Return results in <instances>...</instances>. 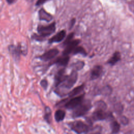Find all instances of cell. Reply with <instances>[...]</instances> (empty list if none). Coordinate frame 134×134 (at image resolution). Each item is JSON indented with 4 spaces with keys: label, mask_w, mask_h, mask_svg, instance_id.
Here are the masks:
<instances>
[{
    "label": "cell",
    "mask_w": 134,
    "mask_h": 134,
    "mask_svg": "<svg viewBox=\"0 0 134 134\" xmlns=\"http://www.w3.org/2000/svg\"><path fill=\"white\" fill-rule=\"evenodd\" d=\"M110 127L111 130V133L113 134L117 133L120 128V124L116 120H113L110 122Z\"/></svg>",
    "instance_id": "cell-19"
},
{
    "label": "cell",
    "mask_w": 134,
    "mask_h": 134,
    "mask_svg": "<svg viewBox=\"0 0 134 134\" xmlns=\"http://www.w3.org/2000/svg\"><path fill=\"white\" fill-rule=\"evenodd\" d=\"M121 59L120 53L118 51H116L112 55V57L108 60L107 63L111 65H115L117 62Z\"/></svg>",
    "instance_id": "cell-16"
},
{
    "label": "cell",
    "mask_w": 134,
    "mask_h": 134,
    "mask_svg": "<svg viewBox=\"0 0 134 134\" xmlns=\"http://www.w3.org/2000/svg\"><path fill=\"white\" fill-rule=\"evenodd\" d=\"M72 53L74 55H75L77 54H81L84 56H86L87 54L85 49L82 47H81V46H77L73 50Z\"/></svg>",
    "instance_id": "cell-20"
},
{
    "label": "cell",
    "mask_w": 134,
    "mask_h": 134,
    "mask_svg": "<svg viewBox=\"0 0 134 134\" xmlns=\"http://www.w3.org/2000/svg\"><path fill=\"white\" fill-rule=\"evenodd\" d=\"M65 70L64 68L59 70L54 76V86L57 87L60 85L66 78L67 75L65 74Z\"/></svg>",
    "instance_id": "cell-9"
},
{
    "label": "cell",
    "mask_w": 134,
    "mask_h": 134,
    "mask_svg": "<svg viewBox=\"0 0 134 134\" xmlns=\"http://www.w3.org/2000/svg\"><path fill=\"white\" fill-rule=\"evenodd\" d=\"M68 126L72 131L77 134L86 133L90 129L89 125L81 120H75L70 122L68 123Z\"/></svg>",
    "instance_id": "cell-4"
},
{
    "label": "cell",
    "mask_w": 134,
    "mask_h": 134,
    "mask_svg": "<svg viewBox=\"0 0 134 134\" xmlns=\"http://www.w3.org/2000/svg\"><path fill=\"white\" fill-rule=\"evenodd\" d=\"M120 121L121 122V123L122 124L125 125L128 124V123L129 122V120L126 117H125L124 116H122L120 118Z\"/></svg>",
    "instance_id": "cell-25"
},
{
    "label": "cell",
    "mask_w": 134,
    "mask_h": 134,
    "mask_svg": "<svg viewBox=\"0 0 134 134\" xmlns=\"http://www.w3.org/2000/svg\"><path fill=\"white\" fill-rule=\"evenodd\" d=\"M80 42V40L79 39H75L71 41L66 46V47L62 52V55H68V54L73 52V50L78 46Z\"/></svg>",
    "instance_id": "cell-10"
},
{
    "label": "cell",
    "mask_w": 134,
    "mask_h": 134,
    "mask_svg": "<svg viewBox=\"0 0 134 134\" xmlns=\"http://www.w3.org/2000/svg\"><path fill=\"white\" fill-rule=\"evenodd\" d=\"M38 15L40 20H45L47 22L51 21L53 18V16L43 8H41L39 10Z\"/></svg>",
    "instance_id": "cell-14"
},
{
    "label": "cell",
    "mask_w": 134,
    "mask_h": 134,
    "mask_svg": "<svg viewBox=\"0 0 134 134\" xmlns=\"http://www.w3.org/2000/svg\"><path fill=\"white\" fill-rule=\"evenodd\" d=\"M84 97V94L72 97L65 103L64 107L67 109H74L83 101Z\"/></svg>",
    "instance_id": "cell-6"
},
{
    "label": "cell",
    "mask_w": 134,
    "mask_h": 134,
    "mask_svg": "<svg viewBox=\"0 0 134 134\" xmlns=\"http://www.w3.org/2000/svg\"><path fill=\"white\" fill-rule=\"evenodd\" d=\"M40 85L41 86V87L45 90H47L48 86V83L47 80H45V79H43L40 81Z\"/></svg>",
    "instance_id": "cell-24"
},
{
    "label": "cell",
    "mask_w": 134,
    "mask_h": 134,
    "mask_svg": "<svg viewBox=\"0 0 134 134\" xmlns=\"http://www.w3.org/2000/svg\"><path fill=\"white\" fill-rule=\"evenodd\" d=\"M59 53V51L58 49L56 48L51 49L39 56V58L43 61H48L54 58Z\"/></svg>",
    "instance_id": "cell-8"
},
{
    "label": "cell",
    "mask_w": 134,
    "mask_h": 134,
    "mask_svg": "<svg viewBox=\"0 0 134 134\" xmlns=\"http://www.w3.org/2000/svg\"><path fill=\"white\" fill-rule=\"evenodd\" d=\"M70 57L68 55H63L62 57H60L55 59L53 62L51 63V64H55L59 66H66L69 61Z\"/></svg>",
    "instance_id": "cell-13"
},
{
    "label": "cell",
    "mask_w": 134,
    "mask_h": 134,
    "mask_svg": "<svg viewBox=\"0 0 134 134\" xmlns=\"http://www.w3.org/2000/svg\"><path fill=\"white\" fill-rule=\"evenodd\" d=\"M51 115L52 111L51 108L49 106H46L44 108V119L45 121L50 124L51 122Z\"/></svg>",
    "instance_id": "cell-18"
},
{
    "label": "cell",
    "mask_w": 134,
    "mask_h": 134,
    "mask_svg": "<svg viewBox=\"0 0 134 134\" xmlns=\"http://www.w3.org/2000/svg\"><path fill=\"white\" fill-rule=\"evenodd\" d=\"M102 71H103V68L101 65H97L94 66L92 68L91 71V73H90L91 80H94L98 78L100 75L101 73H102Z\"/></svg>",
    "instance_id": "cell-12"
},
{
    "label": "cell",
    "mask_w": 134,
    "mask_h": 134,
    "mask_svg": "<svg viewBox=\"0 0 134 134\" xmlns=\"http://www.w3.org/2000/svg\"><path fill=\"white\" fill-rule=\"evenodd\" d=\"M78 77L77 71L73 70L70 75H67L65 79L57 87L55 93L60 96H63L68 94L67 91L70 90L76 83Z\"/></svg>",
    "instance_id": "cell-1"
},
{
    "label": "cell",
    "mask_w": 134,
    "mask_h": 134,
    "mask_svg": "<svg viewBox=\"0 0 134 134\" xmlns=\"http://www.w3.org/2000/svg\"><path fill=\"white\" fill-rule=\"evenodd\" d=\"M49 0H38L36 3V6H39L41 5L42 4H43V3H44L45 2H46L47 1H48Z\"/></svg>",
    "instance_id": "cell-26"
},
{
    "label": "cell",
    "mask_w": 134,
    "mask_h": 134,
    "mask_svg": "<svg viewBox=\"0 0 134 134\" xmlns=\"http://www.w3.org/2000/svg\"><path fill=\"white\" fill-rule=\"evenodd\" d=\"M75 21H76V19L75 18H73V19H71V20L70 21V25H69L70 29H71L73 27L74 24L75 23Z\"/></svg>",
    "instance_id": "cell-27"
},
{
    "label": "cell",
    "mask_w": 134,
    "mask_h": 134,
    "mask_svg": "<svg viewBox=\"0 0 134 134\" xmlns=\"http://www.w3.org/2000/svg\"><path fill=\"white\" fill-rule=\"evenodd\" d=\"M6 1H7V2L8 4H12L13 3H14V2L15 1V0H6Z\"/></svg>",
    "instance_id": "cell-28"
},
{
    "label": "cell",
    "mask_w": 134,
    "mask_h": 134,
    "mask_svg": "<svg viewBox=\"0 0 134 134\" xmlns=\"http://www.w3.org/2000/svg\"><path fill=\"white\" fill-rule=\"evenodd\" d=\"M92 107V105L90 100H83L79 106L73 109L72 116L74 118L82 117L87 114Z\"/></svg>",
    "instance_id": "cell-3"
},
{
    "label": "cell",
    "mask_w": 134,
    "mask_h": 134,
    "mask_svg": "<svg viewBox=\"0 0 134 134\" xmlns=\"http://www.w3.org/2000/svg\"><path fill=\"white\" fill-rule=\"evenodd\" d=\"M73 68V70H75L76 71L80 70L83 69V68L84 66V62L83 61H79L76 62L75 63H73L72 65Z\"/></svg>",
    "instance_id": "cell-21"
},
{
    "label": "cell",
    "mask_w": 134,
    "mask_h": 134,
    "mask_svg": "<svg viewBox=\"0 0 134 134\" xmlns=\"http://www.w3.org/2000/svg\"><path fill=\"white\" fill-rule=\"evenodd\" d=\"M74 32H71L70 33L68 36L66 38V39H65L64 41L63 42V45H65V46H66L68 44H69L71 41H72V39L74 37Z\"/></svg>",
    "instance_id": "cell-22"
},
{
    "label": "cell",
    "mask_w": 134,
    "mask_h": 134,
    "mask_svg": "<svg viewBox=\"0 0 134 134\" xmlns=\"http://www.w3.org/2000/svg\"><path fill=\"white\" fill-rule=\"evenodd\" d=\"M65 111L62 109H58L54 113V119L58 122L63 120L65 117Z\"/></svg>",
    "instance_id": "cell-17"
},
{
    "label": "cell",
    "mask_w": 134,
    "mask_h": 134,
    "mask_svg": "<svg viewBox=\"0 0 134 134\" xmlns=\"http://www.w3.org/2000/svg\"><path fill=\"white\" fill-rule=\"evenodd\" d=\"M106 109L107 105L105 102L102 100L97 102L96 108L92 115V120L98 121L113 118L112 114L106 111Z\"/></svg>",
    "instance_id": "cell-2"
},
{
    "label": "cell",
    "mask_w": 134,
    "mask_h": 134,
    "mask_svg": "<svg viewBox=\"0 0 134 134\" xmlns=\"http://www.w3.org/2000/svg\"><path fill=\"white\" fill-rule=\"evenodd\" d=\"M55 30V23L53 22L48 26L39 25L37 28V31L40 36L44 38L52 34Z\"/></svg>",
    "instance_id": "cell-5"
},
{
    "label": "cell",
    "mask_w": 134,
    "mask_h": 134,
    "mask_svg": "<svg viewBox=\"0 0 134 134\" xmlns=\"http://www.w3.org/2000/svg\"><path fill=\"white\" fill-rule=\"evenodd\" d=\"M84 84H82L76 87H75L74 88H73L72 90H71L70 92H68L67 95L68 96L69 98H72L75 97V96H76L77 94H80L81 93H82L84 89Z\"/></svg>",
    "instance_id": "cell-15"
},
{
    "label": "cell",
    "mask_w": 134,
    "mask_h": 134,
    "mask_svg": "<svg viewBox=\"0 0 134 134\" xmlns=\"http://www.w3.org/2000/svg\"><path fill=\"white\" fill-rule=\"evenodd\" d=\"M32 38L35 39L37 41H41L44 40V38L42 37L41 36H40V35H37L36 34H34L33 35V36H32Z\"/></svg>",
    "instance_id": "cell-23"
},
{
    "label": "cell",
    "mask_w": 134,
    "mask_h": 134,
    "mask_svg": "<svg viewBox=\"0 0 134 134\" xmlns=\"http://www.w3.org/2000/svg\"><path fill=\"white\" fill-rule=\"evenodd\" d=\"M66 35V31L65 30H62L56 35L53 36L49 40V43H52L53 42H59L62 41L65 38Z\"/></svg>",
    "instance_id": "cell-11"
},
{
    "label": "cell",
    "mask_w": 134,
    "mask_h": 134,
    "mask_svg": "<svg viewBox=\"0 0 134 134\" xmlns=\"http://www.w3.org/2000/svg\"><path fill=\"white\" fill-rule=\"evenodd\" d=\"M8 50L14 58L15 61H18L20 59V54H23V50L22 47L20 43L17 46L11 44L8 46Z\"/></svg>",
    "instance_id": "cell-7"
},
{
    "label": "cell",
    "mask_w": 134,
    "mask_h": 134,
    "mask_svg": "<svg viewBox=\"0 0 134 134\" xmlns=\"http://www.w3.org/2000/svg\"><path fill=\"white\" fill-rule=\"evenodd\" d=\"M93 134H100V133H99V132H96V133H93Z\"/></svg>",
    "instance_id": "cell-29"
}]
</instances>
